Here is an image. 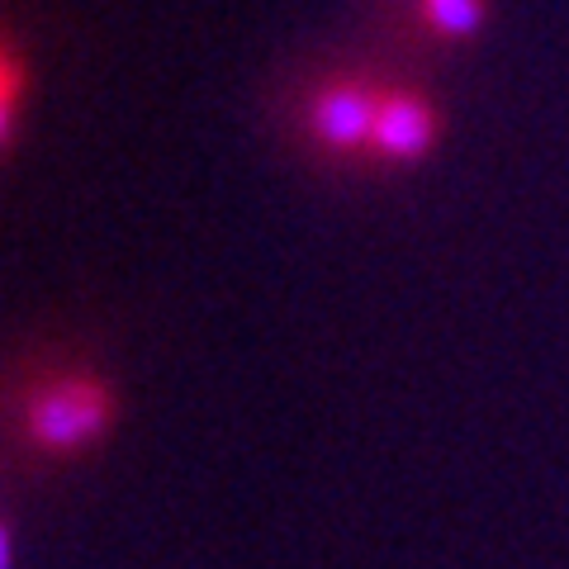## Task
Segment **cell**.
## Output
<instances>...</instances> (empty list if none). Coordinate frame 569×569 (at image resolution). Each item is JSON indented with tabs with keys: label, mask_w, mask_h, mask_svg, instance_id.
<instances>
[{
	"label": "cell",
	"mask_w": 569,
	"mask_h": 569,
	"mask_svg": "<svg viewBox=\"0 0 569 569\" xmlns=\"http://www.w3.org/2000/svg\"><path fill=\"white\" fill-rule=\"evenodd\" d=\"M114 389L96 376H67L58 385H48L43 395H33L29 403V441L52 456L86 451L110 432L114 422Z\"/></svg>",
	"instance_id": "obj_1"
},
{
	"label": "cell",
	"mask_w": 569,
	"mask_h": 569,
	"mask_svg": "<svg viewBox=\"0 0 569 569\" xmlns=\"http://www.w3.org/2000/svg\"><path fill=\"white\" fill-rule=\"evenodd\" d=\"M376 110L380 96L361 81H332L309 100V129L313 138L332 152H356L370 148V133H376Z\"/></svg>",
	"instance_id": "obj_2"
},
{
	"label": "cell",
	"mask_w": 569,
	"mask_h": 569,
	"mask_svg": "<svg viewBox=\"0 0 569 569\" xmlns=\"http://www.w3.org/2000/svg\"><path fill=\"white\" fill-rule=\"evenodd\" d=\"M437 142V110L427 96L413 91H380L376 133H370V152L385 162H418Z\"/></svg>",
	"instance_id": "obj_3"
},
{
	"label": "cell",
	"mask_w": 569,
	"mask_h": 569,
	"mask_svg": "<svg viewBox=\"0 0 569 569\" xmlns=\"http://www.w3.org/2000/svg\"><path fill=\"white\" fill-rule=\"evenodd\" d=\"M422 20L447 39H475L485 29V0H422Z\"/></svg>",
	"instance_id": "obj_4"
},
{
	"label": "cell",
	"mask_w": 569,
	"mask_h": 569,
	"mask_svg": "<svg viewBox=\"0 0 569 569\" xmlns=\"http://www.w3.org/2000/svg\"><path fill=\"white\" fill-rule=\"evenodd\" d=\"M0 129H6V142L14 138V119H20V91H24V58L20 48H6V62H0Z\"/></svg>",
	"instance_id": "obj_5"
}]
</instances>
